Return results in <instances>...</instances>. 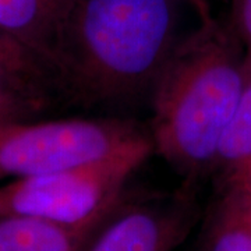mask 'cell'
Masks as SVG:
<instances>
[{
  "mask_svg": "<svg viewBox=\"0 0 251 251\" xmlns=\"http://www.w3.org/2000/svg\"><path fill=\"white\" fill-rule=\"evenodd\" d=\"M193 0H72L49 69L59 95L84 108H123L151 98L187 31Z\"/></svg>",
  "mask_w": 251,
  "mask_h": 251,
  "instance_id": "obj_1",
  "label": "cell"
},
{
  "mask_svg": "<svg viewBox=\"0 0 251 251\" xmlns=\"http://www.w3.org/2000/svg\"><path fill=\"white\" fill-rule=\"evenodd\" d=\"M233 28L211 17L208 7L187 31L150 98V135L184 181L198 183L215 169L216 152L247 82L246 56Z\"/></svg>",
  "mask_w": 251,
  "mask_h": 251,
  "instance_id": "obj_2",
  "label": "cell"
},
{
  "mask_svg": "<svg viewBox=\"0 0 251 251\" xmlns=\"http://www.w3.org/2000/svg\"><path fill=\"white\" fill-rule=\"evenodd\" d=\"M153 152L150 131L94 161L0 186V214L67 226L98 224L126 196V184Z\"/></svg>",
  "mask_w": 251,
  "mask_h": 251,
  "instance_id": "obj_3",
  "label": "cell"
},
{
  "mask_svg": "<svg viewBox=\"0 0 251 251\" xmlns=\"http://www.w3.org/2000/svg\"><path fill=\"white\" fill-rule=\"evenodd\" d=\"M147 131L127 119H60L0 126V179H25L94 161Z\"/></svg>",
  "mask_w": 251,
  "mask_h": 251,
  "instance_id": "obj_4",
  "label": "cell"
},
{
  "mask_svg": "<svg viewBox=\"0 0 251 251\" xmlns=\"http://www.w3.org/2000/svg\"><path fill=\"white\" fill-rule=\"evenodd\" d=\"M197 184L183 181L173 194L151 198L125 196L81 251H175L196 221Z\"/></svg>",
  "mask_w": 251,
  "mask_h": 251,
  "instance_id": "obj_5",
  "label": "cell"
},
{
  "mask_svg": "<svg viewBox=\"0 0 251 251\" xmlns=\"http://www.w3.org/2000/svg\"><path fill=\"white\" fill-rule=\"evenodd\" d=\"M70 3L72 0H0V34L32 54L50 78V54Z\"/></svg>",
  "mask_w": 251,
  "mask_h": 251,
  "instance_id": "obj_6",
  "label": "cell"
},
{
  "mask_svg": "<svg viewBox=\"0 0 251 251\" xmlns=\"http://www.w3.org/2000/svg\"><path fill=\"white\" fill-rule=\"evenodd\" d=\"M105 221L67 226L32 216L0 214V251H81Z\"/></svg>",
  "mask_w": 251,
  "mask_h": 251,
  "instance_id": "obj_7",
  "label": "cell"
},
{
  "mask_svg": "<svg viewBox=\"0 0 251 251\" xmlns=\"http://www.w3.org/2000/svg\"><path fill=\"white\" fill-rule=\"evenodd\" d=\"M201 251H251V187L222 183L206 219Z\"/></svg>",
  "mask_w": 251,
  "mask_h": 251,
  "instance_id": "obj_8",
  "label": "cell"
},
{
  "mask_svg": "<svg viewBox=\"0 0 251 251\" xmlns=\"http://www.w3.org/2000/svg\"><path fill=\"white\" fill-rule=\"evenodd\" d=\"M222 183L251 187V69L233 116L225 128L216 152L215 169Z\"/></svg>",
  "mask_w": 251,
  "mask_h": 251,
  "instance_id": "obj_9",
  "label": "cell"
},
{
  "mask_svg": "<svg viewBox=\"0 0 251 251\" xmlns=\"http://www.w3.org/2000/svg\"><path fill=\"white\" fill-rule=\"evenodd\" d=\"M52 97L42 85L0 64V126L32 120Z\"/></svg>",
  "mask_w": 251,
  "mask_h": 251,
  "instance_id": "obj_10",
  "label": "cell"
},
{
  "mask_svg": "<svg viewBox=\"0 0 251 251\" xmlns=\"http://www.w3.org/2000/svg\"><path fill=\"white\" fill-rule=\"evenodd\" d=\"M233 28L244 48L246 63L251 69V0H232Z\"/></svg>",
  "mask_w": 251,
  "mask_h": 251,
  "instance_id": "obj_11",
  "label": "cell"
},
{
  "mask_svg": "<svg viewBox=\"0 0 251 251\" xmlns=\"http://www.w3.org/2000/svg\"><path fill=\"white\" fill-rule=\"evenodd\" d=\"M27 52L10 41L9 38L3 36L0 34V64L7 67L10 70H23L28 62Z\"/></svg>",
  "mask_w": 251,
  "mask_h": 251,
  "instance_id": "obj_12",
  "label": "cell"
}]
</instances>
